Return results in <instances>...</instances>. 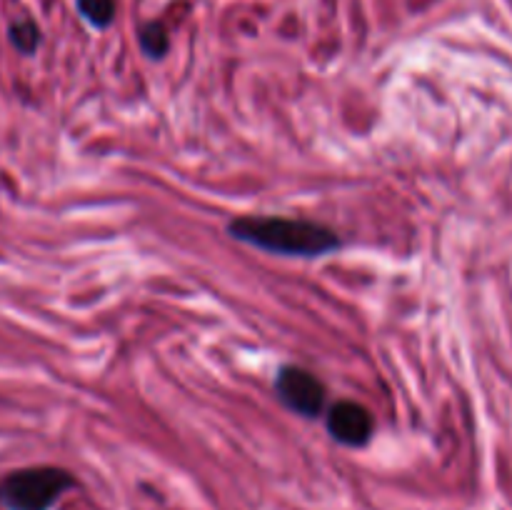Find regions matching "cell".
Returning a JSON list of instances; mask_svg holds the SVG:
<instances>
[{
    "label": "cell",
    "mask_w": 512,
    "mask_h": 510,
    "mask_svg": "<svg viewBox=\"0 0 512 510\" xmlns=\"http://www.w3.org/2000/svg\"><path fill=\"white\" fill-rule=\"evenodd\" d=\"M8 40L18 53L33 55L40 45V28L30 18L13 20L8 25Z\"/></svg>",
    "instance_id": "cell-5"
},
{
    "label": "cell",
    "mask_w": 512,
    "mask_h": 510,
    "mask_svg": "<svg viewBox=\"0 0 512 510\" xmlns=\"http://www.w3.org/2000/svg\"><path fill=\"white\" fill-rule=\"evenodd\" d=\"M70 488H75V478L68 470L53 465L23 468L0 480V505L5 510H50Z\"/></svg>",
    "instance_id": "cell-2"
},
{
    "label": "cell",
    "mask_w": 512,
    "mask_h": 510,
    "mask_svg": "<svg viewBox=\"0 0 512 510\" xmlns=\"http://www.w3.org/2000/svg\"><path fill=\"white\" fill-rule=\"evenodd\" d=\"M140 48L150 55V58H160L168 50V33L160 23H145L140 28Z\"/></svg>",
    "instance_id": "cell-7"
},
{
    "label": "cell",
    "mask_w": 512,
    "mask_h": 510,
    "mask_svg": "<svg viewBox=\"0 0 512 510\" xmlns=\"http://www.w3.org/2000/svg\"><path fill=\"white\" fill-rule=\"evenodd\" d=\"M78 10L95 28H108L115 18V0H78Z\"/></svg>",
    "instance_id": "cell-6"
},
{
    "label": "cell",
    "mask_w": 512,
    "mask_h": 510,
    "mask_svg": "<svg viewBox=\"0 0 512 510\" xmlns=\"http://www.w3.org/2000/svg\"><path fill=\"white\" fill-rule=\"evenodd\" d=\"M373 415L363 408V405L353 403V400H340L330 408L328 413V430L338 443L358 448L365 445L373 435Z\"/></svg>",
    "instance_id": "cell-4"
},
{
    "label": "cell",
    "mask_w": 512,
    "mask_h": 510,
    "mask_svg": "<svg viewBox=\"0 0 512 510\" xmlns=\"http://www.w3.org/2000/svg\"><path fill=\"white\" fill-rule=\"evenodd\" d=\"M228 230L235 240H243L255 248L268 250V253L320 258L330 250L340 248V238L335 230L320 223H310V220L250 215V218L233 220Z\"/></svg>",
    "instance_id": "cell-1"
},
{
    "label": "cell",
    "mask_w": 512,
    "mask_h": 510,
    "mask_svg": "<svg viewBox=\"0 0 512 510\" xmlns=\"http://www.w3.org/2000/svg\"><path fill=\"white\" fill-rule=\"evenodd\" d=\"M275 393L283 400L285 408L303 418H318L325 408V385L320 383L318 375L298 365L280 370L275 378Z\"/></svg>",
    "instance_id": "cell-3"
}]
</instances>
